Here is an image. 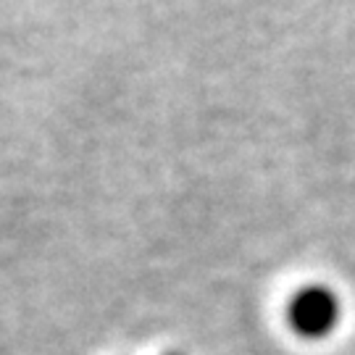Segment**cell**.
Masks as SVG:
<instances>
[{
  "instance_id": "7a4b0ae2",
  "label": "cell",
  "mask_w": 355,
  "mask_h": 355,
  "mask_svg": "<svg viewBox=\"0 0 355 355\" xmlns=\"http://www.w3.org/2000/svg\"><path fill=\"white\" fill-rule=\"evenodd\" d=\"M171 355H177V353H171Z\"/></svg>"
},
{
  "instance_id": "6da1fadb",
  "label": "cell",
  "mask_w": 355,
  "mask_h": 355,
  "mask_svg": "<svg viewBox=\"0 0 355 355\" xmlns=\"http://www.w3.org/2000/svg\"><path fill=\"white\" fill-rule=\"evenodd\" d=\"M287 316L297 334L318 340L340 324V300L327 287H305L292 297Z\"/></svg>"
}]
</instances>
